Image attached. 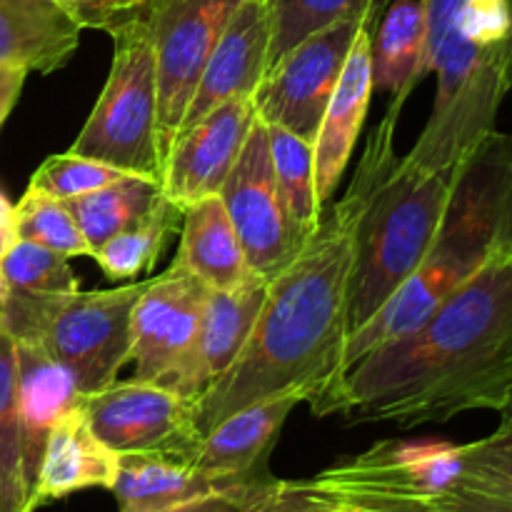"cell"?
I'll return each mask as SVG.
<instances>
[{
  "label": "cell",
  "instance_id": "obj_18",
  "mask_svg": "<svg viewBox=\"0 0 512 512\" xmlns=\"http://www.w3.org/2000/svg\"><path fill=\"white\" fill-rule=\"evenodd\" d=\"M370 33H373L370 25L360 28L338 85L330 95L323 120H320L318 135H315V190H318V200L323 205L333 200L335 190L348 170L370 100H373Z\"/></svg>",
  "mask_w": 512,
  "mask_h": 512
},
{
  "label": "cell",
  "instance_id": "obj_35",
  "mask_svg": "<svg viewBox=\"0 0 512 512\" xmlns=\"http://www.w3.org/2000/svg\"><path fill=\"white\" fill-rule=\"evenodd\" d=\"M80 28L115 30L133 18H143L153 0H60Z\"/></svg>",
  "mask_w": 512,
  "mask_h": 512
},
{
  "label": "cell",
  "instance_id": "obj_13",
  "mask_svg": "<svg viewBox=\"0 0 512 512\" xmlns=\"http://www.w3.org/2000/svg\"><path fill=\"white\" fill-rule=\"evenodd\" d=\"M210 288L178 260L145 280L133 310L135 380L163 385L188 358Z\"/></svg>",
  "mask_w": 512,
  "mask_h": 512
},
{
  "label": "cell",
  "instance_id": "obj_1",
  "mask_svg": "<svg viewBox=\"0 0 512 512\" xmlns=\"http://www.w3.org/2000/svg\"><path fill=\"white\" fill-rule=\"evenodd\" d=\"M398 120L385 113L375 125L343 198L320 215L303 250L268 283V295L243 353L195 403L203 435L255 400L293 393L310 405L338 380L350 335L348 290L355 225L373 188L398 160Z\"/></svg>",
  "mask_w": 512,
  "mask_h": 512
},
{
  "label": "cell",
  "instance_id": "obj_6",
  "mask_svg": "<svg viewBox=\"0 0 512 512\" xmlns=\"http://www.w3.org/2000/svg\"><path fill=\"white\" fill-rule=\"evenodd\" d=\"M143 283L68 295H20L5 290L0 328L13 340L38 343L58 360L80 393L103 390L130 360L133 310Z\"/></svg>",
  "mask_w": 512,
  "mask_h": 512
},
{
  "label": "cell",
  "instance_id": "obj_14",
  "mask_svg": "<svg viewBox=\"0 0 512 512\" xmlns=\"http://www.w3.org/2000/svg\"><path fill=\"white\" fill-rule=\"evenodd\" d=\"M255 120L258 110L253 98H235L180 130L163 158L160 185L165 198L185 210L198 200L218 195Z\"/></svg>",
  "mask_w": 512,
  "mask_h": 512
},
{
  "label": "cell",
  "instance_id": "obj_12",
  "mask_svg": "<svg viewBox=\"0 0 512 512\" xmlns=\"http://www.w3.org/2000/svg\"><path fill=\"white\" fill-rule=\"evenodd\" d=\"M365 20L350 18L300 40L268 68L253 95L258 118L315 143L320 120Z\"/></svg>",
  "mask_w": 512,
  "mask_h": 512
},
{
  "label": "cell",
  "instance_id": "obj_2",
  "mask_svg": "<svg viewBox=\"0 0 512 512\" xmlns=\"http://www.w3.org/2000/svg\"><path fill=\"white\" fill-rule=\"evenodd\" d=\"M512 395V258L480 270L418 328L368 350L315 403V418L398 428L503 410Z\"/></svg>",
  "mask_w": 512,
  "mask_h": 512
},
{
  "label": "cell",
  "instance_id": "obj_38",
  "mask_svg": "<svg viewBox=\"0 0 512 512\" xmlns=\"http://www.w3.org/2000/svg\"><path fill=\"white\" fill-rule=\"evenodd\" d=\"M260 485H263V483H260ZM250 493H253V490H250ZM248 495H223V498L200 500V503L183 505V508H175V510H168V512H235L240 508V503L248 498Z\"/></svg>",
  "mask_w": 512,
  "mask_h": 512
},
{
  "label": "cell",
  "instance_id": "obj_16",
  "mask_svg": "<svg viewBox=\"0 0 512 512\" xmlns=\"http://www.w3.org/2000/svg\"><path fill=\"white\" fill-rule=\"evenodd\" d=\"M270 35L273 20L268 0H243L225 23L200 73L178 133L228 100L253 98L260 80L268 73Z\"/></svg>",
  "mask_w": 512,
  "mask_h": 512
},
{
  "label": "cell",
  "instance_id": "obj_32",
  "mask_svg": "<svg viewBox=\"0 0 512 512\" xmlns=\"http://www.w3.org/2000/svg\"><path fill=\"white\" fill-rule=\"evenodd\" d=\"M460 483L512 498V395L500 410V425L483 440L463 445Z\"/></svg>",
  "mask_w": 512,
  "mask_h": 512
},
{
  "label": "cell",
  "instance_id": "obj_25",
  "mask_svg": "<svg viewBox=\"0 0 512 512\" xmlns=\"http://www.w3.org/2000/svg\"><path fill=\"white\" fill-rule=\"evenodd\" d=\"M163 198V185L158 178L128 173L95 193L68 200V208L78 220L80 233L90 245V258H93L100 245L123 230L143 223Z\"/></svg>",
  "mask_w": 512,
  "mask_h": 512
},
{
  "label": "cell",
  "instance_id": "obj_5",
  "mask_svg": "<svg viewBox=\"0 0 512 512\" xmlns=\"http://www.w3.org/2000/svg\"><path fill=\"white\" fill-rule=\"evenodd\" d=\"M453 173H428L405 158L380 178L360 210L348 290L350 333L363 328L428 253L448 205Z\"/></svg>",
  "mask_w": 512,
  "mask_h": 512
},
{
  "label": "cell",
  "instance_id": "obj_17",
  "mask_svg": "<svg viewBox=\"0 0 512 512\" xmlns=\"http://www.w3.org/2000/svg\"><path fill=\"white\" fill-rule=\"evenodd\" d=\"M300 403V395L285 393L235 410L203 435V443L190 463L210 478L230 485L248 488L265 483L273 478L268 473V458L278 443L280 430Z\"/></svg>",
  "mask_w": 512,
  "mask_h": 512
},
{
  "label": "cell",
  "instance_id": "obj_9",
  "mask_svg": "<svg viewBox=\"0 0 512 512\" xmlns=\"http://www.w3.org/2000/svg\"><path fill=\"white\" fill-rule=\"evenodd\" d=\"M243 0H153L145 10L158 78L160 158L173 145L200 73Z\"/></svg>",
  "mask_w": 512,
  "mask_h": 512
},
{
  "label": "cell",
  "instance_id": "obj_23",
  "mask_svg": "<svg viewBox=\"0 0 512 512\" xmlns=\"http://www.w3.org/2000/svg\"><path fill=\"white\" fill-rule=\"evenodd\" d=\"M425 8L423 0H388L370 33L373 93H390L388 113L400 118L405 100L423 83Z\"/></svg>",
  "mask_w": 512,
  "mask_h": 512
},
{
  "label": "cell",
  "instance_id": "obj_19",
  "mask_svg": "<svg viewBox=\"0 0 512 512\" xmlns=\"http://www.w3.org/2000/svg\"><path fill=\"white\" fill-rule=\"evenodd\" d=\"M15 358H18V420L20 440H23V465L30 500H33L35 480H38L50 430L68 410L78 408L83 393L75 385L73 375L58 360L50 358L38 343L15 340Z\"/></svg>",
  "mask_w": 512,
  "mask_h": 512
},
{
  "label": "cell",
  "instance_id": "obj_33",
  "mask_svg": "<svg viewBox=\"0 0 512 512\" xmlns=\"http://www.w3.org/2000/svg\"><path fill=\"white\" fill-rule=\"evenodd\" d=\"M123 175L128 173L120 168H113V165L108 163L83 158V155H75L68 150V153L50 155V158L35 170L28 188L43 190V193L68 203V200L83 198V195L95 193V190L115 183V180H120Z\"/></svg>",
  "mask_w": 512,
  "mask_h": 512
},
{
  "label": "cell",
  "instance_id": "obj_40",
  "mask_svg": "<svg viewBox=\"0 0 512 512\" xmlns=\"http://www.w3.org/2000/svg\"><path fill=\"white\" fill-rule=\"evenodd\" d=\"M13 240H15V233H10V230L0 228V258H3L5 250H8L10 245H13Z\"/></svg>",
  "mask_w": 512,
  "mask_h": 512
},
{
  "label": "cell",
  "instance_id": "obj_24",
  "mask_svg": "<svg viewBox=\"0 0 512 512\" xmlns=\"http://www.w3.org/2000/svg\"><path fill=\"white\" fill-rule=\"evenodd\" d=\"M175 260L198 275L210 290L233 288L253 275L220 195H210L183 210Z\"/></svg>",
  "mask_w": 512,
  "mask_h": 512
},
{
  "label": "cell",
  "instance_id": "obj_20",
  "mask_svg": "<svg viewBox=\"0 0 512 512\" xmlns=\"http://www.w3.org/2000/svg\"><path fill=\"white\" fill-rule=\"evenodd\" d=\"M83 403V400H80ZM120 453L110 450L95 435L83 408H73L55 423L45 443L38 480L33 490V508L63 500L78 490H113L118 478Z\"/></svg>",
  "mask_w": 512,
  "mask_h": 512
},
{
  "label": "cell",
  "instance_id": "obj_8",
  "mask_svg": "<svg viewBox=\"0 0 512 512\" xmlns=\"http://www.w3.org/2000/svg\"><path fill=\"white\" fill-rule=\"evenodd\" d=\"M460 475L463 445L435 438H390L313 480L343 505L400 512L458 485Z\"/></svg>",
  "mask_w": 512,
  "mask_h": 512
},
{
  "label": "cell",
  "instance_id": "obj_4",
  "mask_svg": "<svg viewBox=\"0 0 512 512\" xmlns=\"http://www.w3.org/2000/svg\"><path fill=\"white\" fill-rule=\"evenodd\" d=\"M423 73H435V103L408 163L453 173L488 135L512 90V0H423Z\"/></svg>",
  "mask_w": 512,
  "mask_h": 512
},
{
  "label": "cell",
  "instance_id": "obj_31",
  "mask_svg": "<svg viewBox=\"0 0 512 512\" xmlns=\"http://www.w3.org/2000/svg\"><path fill=\"white\" fill-rule=\"evenodd\" d=\"M3 283L8 293L20 295H68L80 290V280L68 258L28 240H13L0 258Z\"/></svg>",
  "mask_w": 512,
  "mask_h": 512
},
{
  "label": "cell",
  "instance_id": "obj_34",
  "mask_svg": "<svg viewBox=\"0 0 512 512\" xmlns=\"http://www.w3.org/2000/svg\"><path fill=\"white\" fill-rule=\"evenodd\" d=\"M345 505L310 480H265L235 512H338Z\"/></svg>",
  "mask_w": 512,
  "mask_h": 512
},
{
  "label": "cell",
  "instance_id": "obj_10",
  "mask_svg": "<svg viewBox=\"0 0 512 512\" xmlns=\"http://www.w3.org/2000/svg\"><path fill=\"white\" fill-rule=\"evenodd\" d=\"M85 418L115 453H155L193 460L203 443L195 400L145 380H113L83 395Z\"/></svg>",
  "mask_w": 512,
  "mask_h": 512
},
{
  "label": "cell",
  "instance_id": "obj_42",
  "mask_svg": "<svg viewBox=\"0 0 512 512\" xmlns=\"http://www.w3.org/2000/svg\"><path fill=\"white\" fill-rule=\"evenodd\" d=\"M3 295H5V283H3V270H0V303H3Z\"/></svg>",
  "mask_w": 512,
  "mask_h": 512
},
{
  "label": "cell",
  "instance_id": "obj_29",
  "mask_svg": "<svg viewBox=\"0 0 512 512\" xmlns=\"http://www.w3.org/2000/svg\"><path fill=\"white\" fill-rule=\"evenodd\" d=\"M183 223V210L175 208L168 198L160 200L158 208L133 228L110 238L93 253L95 263L103 268L110 280H130L155 268L160 253L168 245L170 235Z\"/></svg>",
  "mask_w": 512,
  "mask_h": 512
},
{
  "label": "cell",
  "instance_id": "obj_39",
  "mask_svg": "<svg viewBox=\"0 0 512 512\" xmlns=\"http://www.w3.org/2000/svg\"><path fill=\"white\" fill-rule=\"evenodd\" d=\"M0 228L15 233V205H10L3 190H0Z\"/></svg>",
  "mask_w": 512,
  "mask_h": 512
},
{
  "label": "cell",
  "instance_id": "obj_36",
  "mask_svg": "<svg viewBox=\"0 0 512 512\" xmlns=\"http://www.w3.org/2000/svg\"><path fill=\"white\" fill-rule=\"evenodd\" d=\"M400 512H512V498L458 483Z\"/></svg>",
  "mask_w": 512,
  "mask_h": 512
},
{
  "label": "cell",
  "instance_id": "obj_41",
  "mask_svg": "<svg viewBox=\"0 0 512 512\" xmlns=\"http://www.w3.org/2000/svg\"><path fill=\"white\" fill-rule=\"evenodd\" d=\"M338 512H393V510H373V508H355V505H345V508Z\"/></svg>",
  "mask_w": 512,
  "mask_h": 512
},
{
  "label": "cell",
  "instance_id": "obj_43",
  "mask_svg": "<svg viewBox=\"0 0 512 512\" xmlns=\"http://www.w3.org/2000/svg\"><path fill=\"white\" fill-rule=\"evenodd\" d=\"M385 3H388V0H385Z\"/></svg>",
  "mask_w": 512,
  "mask_h": 512
},
{
  "label": "cell",
  "instance_id": "obj_26",
  "mask_svg": "<svg viewBox=\"0 0 512 512\" xmlns=\"http://www.w3.org/2000/svg\"><path fill=\"white\" fill-rule=\"evenodd\" d=\"M0 512H35L23 465L15 340L0 328Z\"/></svg>",
  "mask_w": 512,
  "mask_h": 512
},
{
  "label": "cell",
  "instance_id": "obj_11",
  "mask_svg": "<svg viewBox=\"0 0 512 512\" xmlns=\"http://www.w3.org/2000/svg\"><path fill=\"white\" fill-rule=\"evenodd\" d=\"M218 195L243 243L250 270L265 280H273L288 268L310 238L298 228L285 205L270 160L268 128L260 118Z\"/></svg>",
  "mask_w": 512,
  "mask_h": 512
},
{
  "label": "cell",
  "instance_id": "obj_27",
  "mask_svg": "<svg viewBox=\"0 0 512 512\" xmlns=\"http://www.w3.org/2000/svg\"><path fill=\"white\" fill-rule=\"evenodd\" d=\"M268 5L273 20V35H270V65H273L300 40L340 20L358 18L375 28L388 3L385 0H268Z\"/></svg>",
  "mask_w": 512,
  "mask_h": 512
},
{
  "label": "cell",
  "instance_id": "obj_3",
  "mask_svg": "<svg viewBox=\"0 0 512 512\" xmlns=\"http://www.w3.org/2000/svg\"><path fill=\"white\" fill-rule=\"evenodd\" d=\"M503 258H512V133L495 130L453 170L448 205L418 270L348 335L340 375L368 350L418 328L450 293Z\"/></svg>",
  "mask_w": 512,
  "mask_h": 512
},
{
  "label": "cell",
  "instance_id": "obj_15",
  "mask_svg": "<svg viewBox=\"0 0 512 512\" xmlns=\"http://www.w3.org/2000/svg\"><path fill=\"white\" fill-rule=\"evenodd\" d=\"M268 283L263 275L253 273L233 288L210 290L193 348L163 388L198 403L205 390L218 383L243 353L268 295Z\"/></svg>",
  "mask_w": 512,
  "mask_h": 512
},
{
  "label": "cell",
  "instance_id": "obj_22",
  "mask_svg": "<svg viewBox=\"0 0 512 512\" xmlns=\"http://www.w3.org/2000/svg\"><path fill=\"white\" fill-rule=\"evenodd\" d=\"M80 33L60 0H0V65L53 73L73 58Z\"/></svg>",
  "mask_w": 512,
  "mask_h": 512
},
{
  "label": "cell",
  "instance_id": "obj_28",
  "mask_svg": "<svg viewBox=\"0 0 512 512\" xmlns=\"http://www.w3.org/2000/svg\"><path fill=\"white\" fill-rule=\"evenodd\" d=\"M268 128V148L273 160L275 180L283 193L290 215L305 235H313L318 228L323 203L315 190V148L310 140L280 128V125H265Z\"/></svg>",
  "mask_w": 512,
  "mask_h": 512
},
{
  "label": "cell",
  "instance_id": "obj_37",
  "mask_svg": "<svg viewBox=\"0 0 512 512\" xmlns=\"http://www.w3.org/2000/svg\"><path fill=\"white\" fill-rule=\"evenodd\" d=\"M28 70L15 68V65H0V125L10 115L13 105L18 103V95L25 85Z\"/></svg>",
  "mask_w": 512,
  "mask_h": 512
},
{
  "label": "cell",
  "instance_id": "obj_30",
  "mask_svg": "<svg viewBox=\"0 0 512 512\" xmlns=\"http://www.w3.org/2000/svg\"><path fill=\"white\" fill-rule=\"evenodd\" d=\"M15 238L43 245L65 258H90V245L65 200L28 188L15 205Z\"/></svg>",
  "mask_w": 512,
  "mask_h": 512
},
{
  "label": "cell",
  "instance_id": "obj_21",
  "mask_svg": "<svg viewBox=\"0 0 512 512\" xmlns=\"http://www.w3.org/2000/svg\"><path fill=\"white\" fill-rule=\"evenodd\" d=\"M258 485L223 483L188 460L168 455L120 453L118 478L110 493L118 500L120 512H168L223 495H248Z\"/></svg>",
  "mask_w": 512,
  "mask_h": 512
},
{
  "label": "cell",
  "instance_id": "obj_7",
  "mask_svg": "<svg viewBox=\"0 0 512 512\" xmlns=\"http://www.w3.org/2000/svg\"><path fill=\"white\" fill-rule=\"evenodd\" d=\"M110 35L113 63L108 80L70 153L160 180L158 78L148 23L133 18L110 30Z\"/></svg>",
  "mask_w": 512,
  "mask_h": 512
}]
</instances>
